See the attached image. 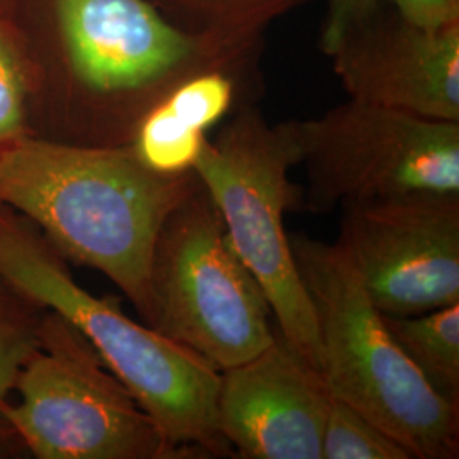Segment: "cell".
I'll return each mask as SVG.
<instances>
[{"mask_svg": "<svg viewBox=\"0 0 459 459\" xmlns=\"http://www.w3.org/2000/svg\"><path fill=\"white\" fill-rule=\"evenodd\" d=\"M199 184L195 170H150L130 147L21 136L0 150V204L43 230L64 259L111 279L145 322L159 233Z\"/></svg>", "mask_w": 459, "mask_h": 459, "instance_id": "obj_1", "label": "cell"}, {"mask_svg": "<svg viewBox=\"0 0 459 459\" xmlns=\"http://www.w3.org/2000/svg\"><path fill=\"white\" fill-rule=\"evenodd\" d=\"M0 279L34 307L77 328L169 443L191 458L196 453L233 456L218 427L221 371L193 349L126 316L116 298L89 293L36 227L2 204Z\"/></svg>", "mask_w": 459, "mask_h": 459, "instance_id": "obj_2", "label": "cell"}, {"mask_svg": "<svg viewBox=\"0 0 459 459\" xmlns=\"http://www.w3.org/2000/svg\"><path fill=\"white\" fill-rule=\"evenodd\" d=\"M316 315L322 371L333 398L385 430L411 459L459 456V405L437 394L405 356L342 247L290 235Z\"/></svg>", "mask_w": 459, "mask_h": 459, "instance_id": "obj_3", "label": "cell"}, {"mask_svg": "<svg viewBox=\"0 0 459 459\" xmlns=\"http://www.w3.org/2000/svg\"><path fill=\"white\" fill-rule=\"evenodd\" d=\"M293 165H299L295 123L271 126L247 108L214 140H206L195 172L220 210L237 254L261 284L279 333L320 373L316 315L284 229V214L301 208L303 199L290 179Z\"/></svg>", "mask_w": 459, "mask_h": 459, "instance_id": "obj_4", "label": "cell"}, {"mask_svg": "<svg viewBox=\"0 0 459 459\" xmlns=\"http://www.w3.org/2000/svg\"><path fill=\"white\" fill-rule=\"evenodd\" d=\"M0 417L38 459L191 458L165 439L130 390L65 318L45 310L38 344Z\"/></svg>", "mask_w": 459, "mask_h": 459, "instance_id": "obj_5", "label": "cell"}, {"mask_svg": "<svg viewBox=\"0 0 459 459\" xmlns=\"http://www.w3.org/2000/svg\"><path fill=\"white\" fill-rule=\"evenodd\" d=\"M271 305L203 184L167 216L150 273L148 327L218 371L252 359L276 337Z\"/></svg>", "mask_w": 459, "mask_h": 459, "instance_id": "obj_6", "label": "cell"}, {"mask_svg": "<svg viewBox=\"0 0 459 459\" xmlns=\"http://www.w3.org/2000/svg\"><path fill=\"white\" fill-rule=\"evenodd\" d=\"M295 125L308 179L301 210L330 213L422 191L459 195V123L351 99Z\"/></svg>", "mask_w": 459, "mask_h": 459, "instance_id": "obj_7", "label": "cell"}, {"mask_svg": "<svg viewBox=\"0 0 459 459\" xmlns=\"http://www.w3.org/2000/svg\"><path fill=\"white\" fill-rule=\"evenodd\" d=\"M335 244L385 315L459 303V195L422 191L349 203Z\"/></svg>", "mask_w": 459, "mask_h": 459, "instance_id": "obj_8", "label": "cell"}, {"mask_svg": "<svg viewBox=\"0 0 459 459\" xmlns=\"http://www.w3.org/2000/svg\"><path fill=\"white\" fill-rule=\"evenodd\" d=\"M70 66L100 98L164 91L201 72L195 39L145 0H55Z\"/></svg>", "mask_w": 459, "mask_h": 459, "instance_id": "obj_9", "label": "cell"}, {"mask_svg": "<svg viewBox=\"0 0 459 459\" xmlns=\"http://www.w3.org/2000/svg\"><path fill=\"white\" fill-rule=\"evenodd\" d=\"M330 398L322 375L278 330L257 356L221 371L218 427L237 458L322 459Z\"/></svg>", "mask_w": 459, "mask_h": 459, "instance_id": "obj_10", "label": "cell"}, {"mask_svg": "<svg viewBox=\"0 0 459 459\" xmlns=\"http://www.w3.org/2000/svg\"><path fill=\"white\" fill-rule=\"evenodd\" d=\"M330 55L351 99L459 123V22L429 30L369 16Z\"/></svg>", "mask_w": 459, "mask_h": 459, "instance_id": "obj_11", "label": "cell"}, {"mask_svg": "<svg viewBox=\"0 0 459 459\" xmlns=\"http://www.w3.org/2000/svg\"><path fill=\"white\" fill-rule=\"evenodd\" d=\"M394 342L446 400L459 405V303L419 315H385Z\"/></svg>", "mask_w": 459, "mask_h": 459, "instance_id": "obj_12", "label": "cell"}, {"mask_svg": "<svg viewBox=\"0 0 459 459\" xmlns=\"http://www.w3.org/2000/svg\"><path fill=\"white\" fill-rule=\"evenodd\" d=\"M233 79L220 70H201L172 87L152 109L172 130L193 138L220 123L235 104Z\"/></svg>", "mask_w": 459, "mask_h": 459, "instance_id": "obj_13", "label": "cell"}, {"mask_svg": "<svg viewBox=\"0 0 459 459\" xmlns=\"http://www.w3.org/2000/svg\"><path fill=\"white\" fill-rule=\"evenodd\" d=\"M322 459H411L385 430L339 398H330Z\"/></svg>", "mask_w": 459, "mask_h": 459, "instance_id": "obj_14", "label": "cell"}, {"mask_svg": "<svg viewBox=\"0 0 459 459\" xmlns=\"http://www.w3.org/2000/svg\"><path fill=\"white\" fill-rule=\"evenodd\" d=\"M33 303L0 279V403L14 392L17 375L38 344L39 318Z\"/></svg>", "mask_w": 459, "mask_h": 459, "instance_id": "obj_15", "label": "cell"}, {"mask_svg": "<svg viewBox=\"0 0 459 459\" xmlns=\"http://www.w3.org/2000/svg\"><path fill=\"white\" fill-rule=\"evenodd\" d=\"M28 79L14 43L0 24V150L24 136Z\"/></svg>", "mask_w": 459, "mask_h": 459, "instance_id": "obj_16", "label": "cell"}, {"mask_svg": "<svg viewBox=\"0 0 459 459\" xmlns=\"http://www.w3.org/2000/svg\"><path fill=\"white\" fill-rule=\"evenodd\" d=\"M377 2L379 0H330L327 28L324 33V47L328 55L354 26L375 14Z\"/></svg>", "mask_w": 459, "mask_h": 459, "instance_id": "obj_17", "label": "cell"}, {"mask_svg": "<svg viewBox=\"0 0 459 459\" xmlns=\"http://www.w3.org/2000/svg\"><path fill=\"white\" fill-rule=\"evenodd\" d=\"M398 14L420 28L437 30L459 21V0H390Z\"/></svg>", "mask_w": 459, "mask_h": 459, "instance_id": "obj_18", "label": "cell"}, {"mask_svg": "<svg viewBox=\"0 0 459 459\" xmlns=\"http://www.w3.org/2000/svg\"><path fill=\"white\" fill-rule=\"evenodd\" d=\"M14 434L13 430L9 429V426L4 422V419L0 417V455L4 453V447L9 443V439H13Z\"/></svg>", "mask_w": 459, "mask_h": 459, "instance_id": "obj_19", "label": "cell"}]
</instances>
